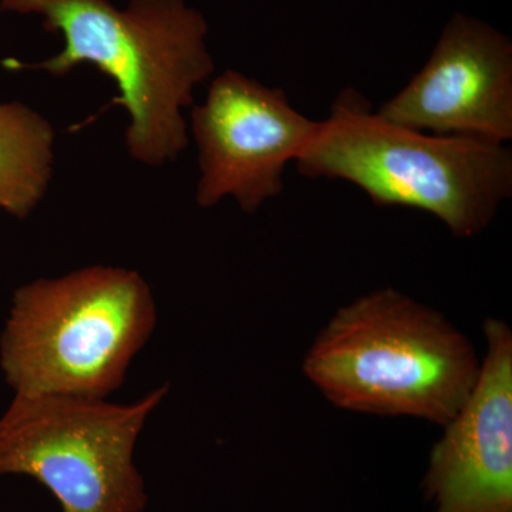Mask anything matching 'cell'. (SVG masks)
I'll use <instances>...</instances> for the list:
<instances>
[{
    "label": "cell",
    "mask_w": 512,
    "mask_h": 512,
    "mask_svg": "<svg viewBox=\"0 0 512 512\" xmlns=\"http://www.w3.org/2000/svg\"><path fill=\"white\" fill-rule=\"evenodd\" d=\"M0 12L37 15L63 49L35 64L6 60L12 70L67 76L89 64L116 84L111 104L126 109L127 153L147 167L173 163L190 144L183 111L215 70L208 23L185 0H0Z\"/></svg>",
    "instance_id": "obj_1"
},
{
    "label": "cell",
    "mask_w": 512,
    "mask_h": 512,
    "mask_svg": "<svg viewBox=\"0 0 512 512\" xmlns=\"http://www.w3.org/2000/svg\"><path fill=\"white\" fill-rule=\"evenodd\" d=\"M480 367L473 343L446 316L394 288L340 308L302 362L339 409L440 426L466 402Z\"/></svg>",
    "instance_id": "obj_2"
},
{
    "label": "cell",
    "mask_w": 512,
    "mask_h": 512,
    "mask_svg": "<svg viewBox=\"0 0 512 512\" xmlns=\"http://www.w3.org/2000/svg\"><path fill=\"white\" fill-rule=\"evenodd\" d=\"M295 164L303 177L356 185L376 207L427 212L458 239L490 227L512 195L510 148L399 126L353 87L338 94Z\"/></svg>",
    "instance_id": "obj_3"
},
{
    "label": "cell",
    "mask_w": 512,
    "mask_h": 512,
    "mask_svg": "<svg viewBox=\"0 0 512 512\" xmlns=\"http://www.w3.org/2000/svg\"><path fill=\"white\" fill-rule=\"evenodd\" d=\"M157 325L153 289L133 269L92 265L13 293L0 370L15 394L107 399Z\"/></svg>",
    "instance_id": "obj_4"
},
{
    "label": "cell",
    "mask_w": 512,
    "mask_h": 512,
    "mask_svg": "<svg viewBox=\"0 0 512 512\" xmlns=\"http://www.w3.org/2000/svg\"><path fill=\"white\" fill-rule=\"evenodd\" d=\"M168 392L161 384L130 404L13 394L0 417V476L33 478L62 512H143L148 495L134 450Z\"/></svg>",
    "instance_id": "obj_5"
},
{
    "label": "cell",
    "mask_w": 512,
    "mask_h": 512,
    "mask_svg": "<svg viewBox=\"0 0 512 512\" xmlns=\"http://www.w3.org/2000/svg\"><path fill=\"white\" fill-rule=\"evenodd\" d=\"M318 124L296 110L281 87L225 70L191 113L198 207L208 210L229 197L245 214H255L282 194L286 165L298 158Z\"/></svg>",
    "instance_id": "obj_6"
},
{
    "label": "cell",
    "mask_w": 512,
    "mask_h": 512,
    "mask_svg": "<svg viewBox=\"0 0 512 512\" xmlns=\"http://www.w3.org/2000/svg\"><path fill=\"white\" fill-rule=\"evenodd\" d=\"M377 113L399 126L491 146L512 140V42L456 13L419 73Z\"/></svg>",
    "instance_id": "obj_7"
},
{
    "label": "cell",
    "mask_w": 512,
    "mask_h": 512,
    "mask_svg": "<svg viewBox=\"0 0 512 512\" xmlns=\"http://www.w3.org/2000/svg\"><path fill=\"white\" fill-rule=\"evenodd\" d=\"M484 335L477 382L430 454L423 490L434 512H512V332L490 318Z\"/></svg>",
    "instance_id": "obj_8"
},
{
    "label": "cell",
    "mask_w": 512,
    "mask_h": 512,
    "mask_svg": "<svg viewBox=\"0 0 512 512\" xmlns=\"http://www.w3.org/2000/svg\"><path fill=\"white\" fill-rule=\"evenodd\" d=\"M55 128L20 101H0V210L26 220L46 197L55 164Z\"/></svg>",
    "instance_id": "obj_9"
}]
</instances>
